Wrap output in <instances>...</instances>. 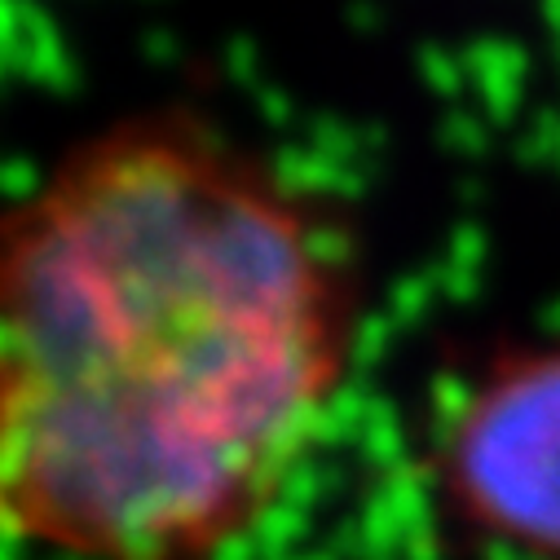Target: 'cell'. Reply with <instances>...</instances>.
<instances>
[{
    "label": "cell",
    "mask_w": 560,
    "mask_h": 560,
    "mask_svg": "<svg viewBox=\"0 0 560 560\" xmlns=\"http://www.w3.org/2000/svg\"><path fill=\"white\" fill-rule=\"evenodd\" d=\"M442 481L468 525L560 560V340L472 371L442 429Z\"/></svg>",
    "instance_id": "cell-2"
},
{
    "label": "cell",
    "mask_w": 560,
    "mask_h": 560,
    "mask_svg": "<svg viewBox=\"0 0 560 560\" xmlns=\"http://www.w3.org/2000/svg\"><path fill=\"white\" fill-rule=\"evenodd\" d=\"M353 331L345 221L217 119L80 137L0 208V534L212 551L283 486Z\"/></svg>",
    "instance_id": "cell-1"
}]
</instances>
